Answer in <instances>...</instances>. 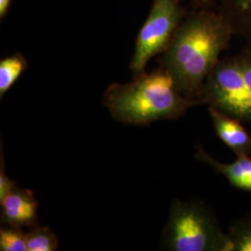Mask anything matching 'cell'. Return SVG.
<instances>
[{"label": "cell", "mask_w": 251, "mask_h": 251, "mask_svg": "<svg viewBox=\"0 0 251 251\" xmlns=\"http://www.w3.org/2000/svg\"><path fill=\"white\" fill-rule=\"evenodd\" d=\"M27 251H55L59 240L55 233L47 226L37 225L26 233Z\"/></svg>", "instance_id": "cell-12"}, {"label": "cell", "mask_w": 251, "mask_h": 251, "mask_svg": "<svg viewBox=\"0 0 251 251\" xmlns=\"http://www.w3.org/2000/svg\"><path fill=\"white\" fill-rule=\"evenodd\" d=\"M219 12L225 17L233 34L241 36L251 47V0H218Z\"/></svg>", "instance_id": "cell-9"}, {"label": "cell", "mask_w": 251, "mask_h": 251, "mask_svg": "<svg viewBox=\"0 0 251 251\" xmlns=\"http://www.w3.org/2000/svg\"><path fill=\"white\" fill-rule=\"evenodd\" d=\"M183 19L184 9L179 0H153L148 17L136 38L129 64L134 76L145 72L151 59L166 50Z\"/></svg>", "instance_id": "cell-5"}, {"label": "cell", "mask_w": 251, "mask_h": 251, "mask_svg": "<svg viewBox=\"0 0 251 251\" xmlns=\"http://www.w3.org/2000/svg\"><path fill=\"white\" fill-rule=\"evenodd\" d=\"M161 240L168 251H230L228 234L200 201L172 202Z\"/></svg>", "instance_id": "cell-3"}, {"label": "cell", "mask_w": 251, "mask_h": 251, "mask_svg": "<svg viewBox=\"0 0 251 251\" xmlns=\"http://www.w3.org/2000/svg\"><path fill=\"white\" fill-rule=\"evenodd\" d=\"M198 100L200 105L251 123V100L237 56L219 61L204 82Z\"/></svg>", "instance_id": "cell-4"}, {"label": "cell", "mask_w": 251, "mask_h": 251, "mask_svg": "<svg viewBox=\"0 0 251 251\" xmlns=\"http://www.w3.org/2000/svg\"><path fill=\"white\" fill-rule=\"evenodd\" d=\"M0 251H27L26 233L15 227L0 229Z\"/></svg>", "instance_id": "cell-13"}, {"label": "cell", "mask_w": 251, "mask_h": 251, "mask_svg": "<svg viewBox=\"0 0 251 251\" xmlns=\"http://www.w3.org/2000/svg\"><path fill=\"white\" fill-rule=\"evenodd\" d=\"M12 0H0V20L6 18L11 7Z\"/></svg>", "instance_id": "cell-16"}, {"label": "cell", "mask_w": 251, "mask_h": 251, "mask_svg": "<svg viewBox=\"0 0 251 251\" xmlns=\"http://www.w3.org/2000/svg\"><path fill=\"white\" fill-rule=\"evenodd\" d=\"M0 201L6 198L9 193L16 187L15 182L6 174L5 171V159L3 156V152H1L0 159Z\"/></svg>", "instance_id": "cell-15"}, {"label": "cell", "mask_w": 251, "mask_h": 251, "mask_svg": "<svg viewBox=\"0 0 251 251\" xmlns=\"http://www.w3.org/2000/svg\"><path fill=\"white\" fill-rule=\"evenodd\" d=\"M233 35L232 27L219 11L201 8L184 17L162 53V67L198 106L202 86Z\"/></svg>", "instance_id": "cell-1"}, {"label": "cell", "mask_w": 251, "mask_h": 251, "mask_svg": "<svg viewBox=\"0 0 251 251\" xmlns=\"http://www.w3.org/2000/svg\"><path fill=\"white\" fill-rule=\"evenodd\" d=\"M189 1H191L195 6H197L198 9L206 8L211 3V0H189Z\"/></svg>", "instance_id": "cell-17"}, {"label": "cell", "mask_w": 251, "mask_h": 251, "mask_svg": "<svg viewBox=\"0 0 251 251\" xmlns=\"http://www.w3.org/2000/svg\"><path fill=\"white\" fill-rule=\"evenodd\" d=\"M208 114L216 135L236 156L251 155V135L241 120L213 107H208Z\"/></svg>", "instance_id": "cell-7"}, {"label": "cell", "mask_w": 251, "mask_h": 251, "mask_svg": "<svg viewBox=\"0 0 251 251\" xmlns=\"http://www.w3.org/2000/svg\"><path fill=\"white\" fill-rule=\"evenodd\" d=\"M1 222L9 227L34 228L38 225V203L34 193L15 187L0 201Z\"/></svg>", "instance_id": "cell-6"}, {"label": "cell", "mask_w": 251, "mask_h": 251, "mask_svg": "<svg viewBox=\"0 0 251 251\" xmlns=\"http://www.w3.org/2000/svg\"><path fill=\"white\" fill-rule=\"evenodd\" d=\"M110 115L126 125H149L183 116L197 102L182 94L169 72L160 67L134 76L126 84L114 83L102 97Z\"/></svg>", "instance_id": "cell-2"}, {"label": "cell", "mask_w": 251, "mask_h": 251, "mask_svg": "<svg viewBox=\"0 0 251 251\" xmlns=\"http://www.w3.org/2000/svg\"><path fill=\"white\" fill-rule=\"evenodd\" d=\"M239 65L242 71L243 77L246 84V88L249 93V97L251 103V47L249 46L239 55H237Z\"/></svg>", "instance_id": "cell-14"}, {"label": "cell", "mask_w": 251, "mask_h": 251, "mask_svg": "<svg viewBox=\"0 0 251 251\" xmlns=\"http://www.w3.org/2000/svg\"><path fill=\"white\" fill-rule=\"evenodd\" d=\"M227 234L230 251H251V215L236 220Z\"/></svg>", "instance_id": "cell-11"}, {"label": "cell", "mask_w": 251, "mask_h": 251, "mask_svg": "<svg viewBox=\"0 0 251 251\" xmlns=\"http://www.w3.org/2000/svg\"><path fill=\"white\" fill-rule=\"evenodd\" d=\"M196 157L198 160L206 164L217 173L225 177L233 188L251 195V155L236 156V159L233 162L223 163L216 160L202 147H198Z\"/></svg>", "instance_id": "cell-8"}, {"label": "cell", "mask_w": 251, "mask_h": 251, "mask_svg": "<svg viewBox=\"0 0 251 251\" xmlns=\"http://www.w3.org/2000/svg\"><path fill=\"white\" fill-rule=\"evenodd\" d=\"M28 67L26 58L20 52L12 54L0 61V98L9 91Z\"/></svg>", "instance_id": "cell-10"}]
</instances>
